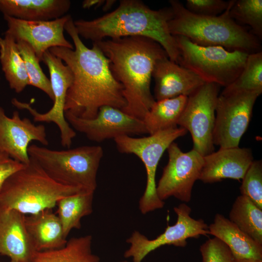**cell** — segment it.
Here are the masks:
<instances>
[{"mask_svg": "<svg viewBox=\"0 0 262 262\" xmlns=\"http://www.w3.org/2000/svg\"><path fill=\"white\" fill-rule=\"evenodd\" d=\"M65 30L72 39L74 48L56 47L49 49L72 72L73 80L67 92L65 112L92 119L103 106L122 110L126 105L123 86L114 76L110 60L96 43H93L91 48L84 44L71 16Z\"/></svg>", "mask_w": 262, "mask_h": 262, "instance_id": "cell-1", "label": "cell"}, {"mask_svg": "<svg viewBox=\"0 0 262 262\" xmlns=\"http://www.w3.org/2000/svg\"><path fill=\"white\" fill-rule=\"evenodd\" d=\"M96 43L110 62L112 72L123 86L126 105L121 110L143 120L155 99L150 90L156 62L168 57L156 41L144 36L107 38Z\"/></svg>", "mask_w": 262, "mask_h": 262, "instance_id": "cell-2", "label": "cell"}, {"mask_svg": "<svg viewBox=\"0 0 262 262\" xmlns=\"http://www.w3.org/2000/svg\"><path fill=\"white\" fill-rule=\"evenodd\" d=\"M173 17L171 7L153 10L138 0H121L114 11L97 18L74 21L80 36L93 43L106 38L140 36L150 38L164 48L169 59L177 63L179 53L168 22Z\"/></svg>", "mask_w": 262, "mask_h": 262, "instance_id": "cell-3", "label": "cell"}, {"mask_svg": "<svg viewBox=\"0 0 262 262\" xmlns=\"http://www.w3.org/2000/svg\"><path fill=\"white\" fill-rule=\"evenodd\" d=\"M234 2L217 16H204L189 11L181 2L170 0L173 17L168 28L173 36H182L201 46H220L229 51L251 54L262 51L260 40L235 21L229 11Z\"/></svg>", "mask_w": 262, "mask_h": 262, "instance_id": "cell-4", "label": "cell"}, {"mask_svg": "<svg viewBox=\"0 0 262 262\" xmlns=\"http://www.w3.org/2000/svg\"><path fill=\"white\" fill-rule=\"evenodd\" d=\"M81 191L57 182L30 158L4 182L0 190V207L33 214L52 209L60 199Z\"/></svg>", "mask_w": 262, "mask_h": 262, "instance_id": "cell-5", "label": "cell"}, {"mask_svg": "<svg viewBox=\"0 0 262 262\" xmlns=\"http://www.w3.org/2000/svg\"><path fill=\"white\" fill-rule=\"evenodd\" d=\"M35 161L53 180L62 185L95 192L103 150L100 146H82L54 150L35 144L28 149Z\"/></svg>", "mask_w": 262, "mask_h": 262, "instance_id": "cell-6", "label": "cell"}, {"mask_svg": "<svg viewBox=\"0 0 262 262\" xmlns=\"http://www.w3.org/2000/svg\"><path fill=\"white\" fill-rule=\"evenodd\" d=\"M179 57L178 64L191 70L205 83L224 87L243 70L248 54L229 51L220 46H201L182 36H174Z\"/></svg>", "mask_w": 262, "mask_h": 262, "instance_id": "cell-7", "label": "cell"}, {"mask_svg": "<svg viewBox=\"0 0 262 262\" xmlns=\"http://www.w3.org/2000/svg\"><path fill=\"white\" fill-rule=\"evenodd\" d=\"M187 131L177 127L157 132L148 136L134 138L122 135L114 139L119 152L136 155L143 163L147 174L146 186L139 201L141 213L146 214L164 207V202L158 196L156 174L160 160L174 141L184 135Z\"/></svg>", "mask_w": 262, "mask_h": 262, "instance_id": "cell-8", "label": "cell"}, {"mask_svg": "<svg viewBox=\"0 0 262 262\" xmlns=\"http://www.w3.org/2000/svg\"><path fill=\"white\" fill-rule=\"evenodd\" d=\"M219 86L205 83L188 96L178 122L180 127L191 133L193 149L203 157L214 150L213 132Z\"/></svg>", "mask_w": 262, "mask_h": 262, "instance_id": "cell-9", "label": "cell"}, {"mask_svg": "<svg viewBox=\"0 0 262 262\" xmlns=\"http://www.w3.org/2000/svg\"><path fill=\"white\" fill-rule=\"evenodd\" d=\"M42 61L47 66L54 96L51 108L45 113H40L29 103L12 99V104L19 109L26 110L32 115L35 122L53 123L60 133V142L64 147L69 148L76 135V131L70 126L65 116L64 107L67 92L73 80L72 72L62 60L49 50L43 54Z\"/></svg>", "mask_w": 262, "mask_h": 262, "instance_id": "cell-10", "label": "cell"}, {"mask_svg": "<svg viewBox=\"0 0 262 262\" xmlns=\"http://www.w3.org/2000/svg\"><path fill=\"white\" fill-rule=\"evenodd\" d=\"M177 215L175 224L167 225L164 231L154 239L149 240L135 230L126 242L130 245L124 253L126 258H132L133 262H142L150 252L165 245L185 247L187 239L209 235L208 226L201 219H195L191 215V208L185 203L174 208Z\"/></svg>", "mask_w": 262, "mask_h": 262, "instance_id": "cell-11", "label": "cell"}, {"mask_svg": "<svg viewBox=\"0 0 262 262\" xmlns=\"http://www.w3.org/2000/svg\"><path fill=\"white\" fill-rule=\"evenodd\" d=\"M166 150L168 161L156 186L158 196L162 201L173 196L189 202L194 183L199 179L203 156L193 149L183 152L175 142Z\"/></svg>", "mask_w": 262, "mask_h": 262, "instance_id": "cell-12", "label": "cell"}, {"mask_svg": "<svg viewBox=\"0 0 262 262\" xmlns=\"http://www.w3.org/2000/svg\"><path fill=\"white\" fill-rule=\"evenodd\" d=\"M253 93H235L218 96L215 108L213 143L220 148L239 147L246 131L258 97Z\"/></svg>", "mask_w": 262, "mask_h": 262, "instance_id": "cell-13", "label": "cell"}, {"mask_svg": "<svg viewBox=\"0 0 262 262\" xmlns=\"http://www.w3.org/2000/svg\"><path fill=\"white\" fill-rule=\"evenodd\" d=\"M65 116L75 131L83 133L88 139L96 142L122 135L147 133L143 120L110 106L100 107L92 119L82 118L68 112H65Z\"/></svg>", "mask_w": 262, "mask_h": 262, "instance_id": "cell-14", "label": "cell"}, {"mask_svg": "<svg viewBox=\"0 0 262 262\" xmlns=\"http://www.w3.org/2000/svg\"><path fill=\"white\" fill-rule=\"evenodd\" d=\"M70 17L66 15L50 20L29 21L4 16L8 27L4 34L10 35L16 42L28 43L41 62L45 52L51 48L74 49L64 34L65 25Z\"/></svg>", "mask_w": 262, "mask_h": 262, "instance_id": "cell-15", "label": "cell"}, {"mask_svg": "<svg viewBox=\"0 0 262 262\" xmlns=\"http://www.w3.org/2000/svg\"><path fill=\"white\" fill-rule=\"evenodd\" d=\"M33 141L43 146L49 145L45 126L35 125L27 117L21 118L17 111L9 117L0 107V151L26 164L30 160L28 149Z\"/></svg>", "mask_w": 262, "mask_h": 262, "instance_id": "cell-16", "label": "cell"}, {"mask_svg": "<svg viewBox=\"0 0 262 262\" xmlns=\"http://www.w3.org/2000/svg\"><path fill=\"white\" fill-rule=\"evenodd\" d=\"M152 77L155 81V100L188 97L205 83L194 72L168 57L156 62Z\"/></svg>", "mask_w": 262, "mask_h": 262, "instance_id": "cell-17", "label": "cell"}, {"mask_svg": "<svg viewBox=\"0 0 262 262\" xmlns=\"http://www.w3.org/2000/svg\"><path fill=\"white\" fill-rule=\"evenodd\" d=\"M203 160L199 180L206 183L226 179L240 180L254 161L251 149L239 147L220 148L204 156Z\"/></svg>", "mask_w": 262, "mask_h": 262, "instance_id": "cell-18", "label": "cell"}, {"mask_svg": "<svg viewBox=\"0 0 262 262\" xmlns=\"http://www.w3.org/2000/svg\"><path fill=\"white\" fill-rule=\"evenodd\" d=\"M25 216L0 207V255L11 261L32 262L36 252L26 228Z\"/></svg>", "mask_w": 262, "mask_h": 262, "instance_id": "cell-19", "label": "cell"}, {"mask_svg": "<svg viewBox=\"0 0 262 262\" xmlns=\"http://www.w3.org/2000/svg\"><path fill=\"white\" fill-rule=\"evenodd\" d=\"M70 5L68 0H0V11L25 20H50L65 16Z\"/></svg>", "mask_w": 262, "mask_h": 262, "instance_id": "cell-20", "label": "cell"}, {"mask_svg": "<svg viewBox=\"0 0 262 262\" xmlns=\"http://www.w3.org/2000/svg\"><path fill=\"white\" fill-rule=\"evenodd\" d=\"M25 224L36 251L60 248L67 242L59 218L51 209L25 215Z\"/></svg>", "mask_w": 262, "mask_h": 262, "instance_id": "cell-21", "label": "cell"}, {"mask_svg": "<svg viewBox=\"0 0 262 262\" xmlns=\"http://www.w3.org/2000/svg\"><path fill=\"white\" fill-rule=\"evenodd\" d=\"M209 234L224 243L235 259L262 260V246L259 245L223 215L217 213L208 226Z\"/></svg>", "mask_w": 262, "mask_h": 262, "instance_id": "cell-22", "label": "cell"}, {"mask_svg": "<svg viewBox=\"0 0 262 262\" xmlns=\"http://www.w3.org/2000/svg\"><path fill=\"white\" fill-rule=\"evenodd\" d=\"M188 97L156 100L143 119L147 133L178 127V122L185 106Z\"/></svg>", "mask_w": 262, "mask_h": 262, "instance_id": "cell-23", "label": "cell"}, {"mask_svg": "<svg viewBox=\"0 0 262 262\" xmlns=\"http://www.w3.org/2000/svg\"><path fill=\"white\" fill-rule=\"evenodd\" d=\"M92 242L90 235L71 238L62 247L36 251L32 262H99L92 253Z\"/></svg>", "mask_w": 262, "mask_h": 262, "instance_id": "cell-24", "label": "cell"}, {"mask_svg": "<svg viewBox=\"0 0 262 262\" xmlns=\"http://www.w3.org/2000/svg\"><path fill=\"white\" fill-rule=\"evenodd\" d=\"M94 194V192L82 190L57 202V216L66 239L72 229H81L82 217L92 213Z\"/></svg>", "mask_w": 262, "mask_h": 262, "instance_id": "cell-25", "label": "cell"}, {"mask_svg": "<svg viewBox=\"0 0 262 262\" xmlns=\"http://www.w3.org/2000/svg\"><path fill=\"white\" fill-rule=\"evenodd\" d=\"M0 62L10 87L17 93L22 92L29 85L24 62L16 42L6 34L0 37Z\"/></svg>", "mask_w": 262, "mask_h": 262, "instance_id": "cell-26", "label": "cell"}, {"mask_svg": "<svg viewBox=\"0 0 262 262\" xmlns=\"http://www.w3.org/2000/svg\"><path fill=\"white\" fill-rule=\"evenodd\" d=\"M240 229L262 246V209L241 195L235 200L229 219Z\"/></svg>", "mask_w": 262, "mask_h": 262, "instance_id": "cell-27", "label": "cell"}, {"mask_svg": "<svg viewBox=\"0 0 262 262\" xmlns=\"http://www.w3.org/2000/svg\"><path fill=\"white\" fill-rule=\"evenodd\" d=\"M262 93V51L248 54L245 66L239 76L224 87L221 94Z\"/></svg>", "mask_w": 262, "mask_h": 262, "instance_id": "cell-28", "label": "cell"}, {"mask_svg": "<svg viewBox=\"0 0 262 262\" xmlns=\"http://www.w3.org/2000/svg\"><path fill=\"white\" fill-rule=\"evenodd\" d=\"M229 14L239 24L249 26L251 32L262 40V0H234Z\"/></svg>", "mask_w": 262, "mask_h": 262, "instance_id": "cell-29", "label": "cell"}, {"mask_svg": "<svg viewBox=\"0 0 262 262\" xmlns=\"http://www.w3.org/2000/svg\"><path fill=\"white\" fill-rule=\"evenodd\" d=\"M18 49L24 62L27 74L29 78V85L33 86L46 93L54 101V96L50 80L44 73L34 50L25 41L16 42Z\"/></svg>", "mask_w": 262, "mask_h": 262, "instance_id": "cell-30", "label": "cell"}, {"mask_svg": "<svg viewBox=\"0 0 262 262\" xmlns=\"http://www.w3.org/2000/svg\"><path fill=\"white\" fill-rule=\"evenodd\" d=\"M241 195L249 198L262 209V162L253 161L247 170L240 188Z\"/></svg>", "mask_w": 262, "mask_h": 262, "instance_id": "cell-31", "label": "cell"}, {"mask_svg": "<svg viewBox=\"0 0 262 262\" xmlns=\"http://www.w3.org/2000/svg\"><path fill=\"white\" fill-rule=\"evenodd\" d=\"M202 262H234L229 247L214 237L209 238L200 247Z\"/></svg>", "mask_w": 262, "mask_h": 262, "instance_id": "cell-32", "label": "cell"}, {"mask_svg": "<svg viewBox=\"0 0 262 262\" xmlns=\"http://www.w3.org/2000/svg\"><path fill=\"white\" fill-rule=\"evenodd\" d=\"M231 0H187L185 7L190 12L204 16H217L229 7Z\"/></svg>", "mask_w": 262, "mask_h": 262, "instance_id": "cell-33", "label": "cell"}, {"mask_svg": "<svg viewBox=\"0 0 262 262\" xmlns=\"http://www.w3.org/2000/svg\"><path fill=\"white\" fill-rule=\"evenodd\" d=\"M24 165L0 151V190L6 180Z\"/></svg>", "mask_w": 262, "mask_h": 262, "instance_id": "cell-34", "label": "cell"}, {"mask_svg": "<svg viewBox=\"0 0 262 262\" xmlns=\"http://www.w3.org/2000/svg\"><path fill=\"white\" fill-rule=\"evenodd\" d=\"M106 0H85L82 2V6L83 8L89 9L91 7L104 6Z\"/></svg>", "mask_w": 262, "mask_h": 262, "instance_id": "cell-35", "label": "cell"}, {"mask_svg": "<svg viewBox=\"0 0 262 262\" xmlns=\"http://www.w3.org/2000/svg\"><path fill=\"white\" fill-rule=\"evenodd\" d=\"M234 262H262V260H254V259H235Z\"/></svg>", "mask_w": 262, "mask_h": 262, "instance_id": "cell-36", "label": "cell"}, {"mask_svg": "<svg viewBox=\"0 0 262 262\" xmlns=\"http://www.w3.org/2000/svg\"><path fill=\"white\" fill-rule=\"evenodd\" d=\"M129 262L127 261H121V262Z\"/></svg>", "mask_w": 262, "mask_h": 262, "instance_id": "cell-37", "label": "cell"}, {"mask_svg": "<svg viewBox=\"0 0 262 262\" xmlns=\"http://www.w3.org/2000/svg\"><path fill=\"white\" fill-rule=\"evenodd\" d=\"M18 262L14 261H11V262Z\"/></svg>", "mask_w": 262, "mask_h": 262, "instance_id": "cell-38", "label": "cell"}]
</instances>
